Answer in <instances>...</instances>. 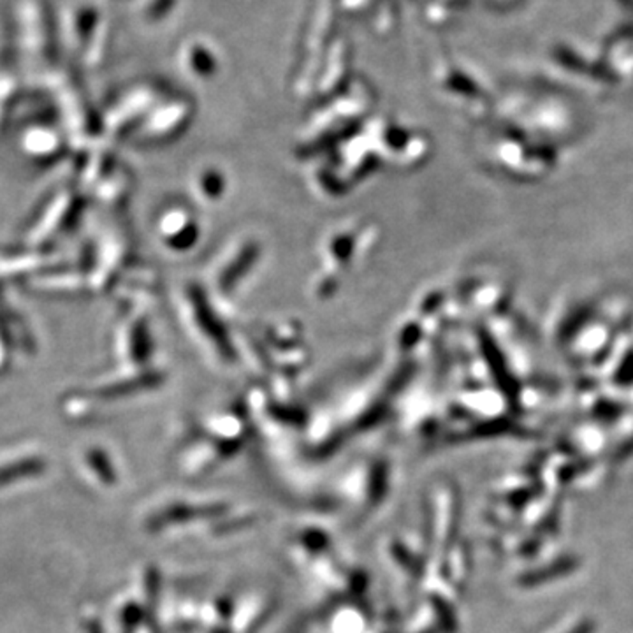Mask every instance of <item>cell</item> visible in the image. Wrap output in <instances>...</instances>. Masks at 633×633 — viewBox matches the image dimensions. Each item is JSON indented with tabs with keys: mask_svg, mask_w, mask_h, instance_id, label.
<instances>
[{
	"mask_svg": "<svg viewBox=\"0 0 633 633\" xmlns=\"http://www.w3.org/2000/svg\"><path fill=\"white\" fill-rule=\"evenodd\" d=\"M44 464L39 460H27L9 466V468H2L0 470V486H5L9 482L18 481V477H27V475H35L39 472H43Z\"/></svg>",
	"mask_w": 633,
	"mask_h": 633,
	"instance_id": "6da1fadb",
	"label": "cell"
}]
</instances>
